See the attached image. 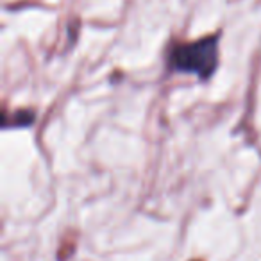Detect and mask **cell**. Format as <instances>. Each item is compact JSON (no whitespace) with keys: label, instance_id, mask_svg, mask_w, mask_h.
Returning <instances> with one entry per match:
<instances>
[{"label":"cell","instance_id":"6da1fadb","mask_svg":"<svg viewBox=\"0 0 261 261\" xmlns=\"http://www.w3.org/2000/svg\"><path fill=\"white\" fill-rule=\"evenodd\" d=\"M218 36H210L204 40L185 43L175 47L170 56V63L175 70L193 72L202 79H207L217 68L218 58Z\"/></svg>","mask_w":261,"mask_h":261}]
</instances>
